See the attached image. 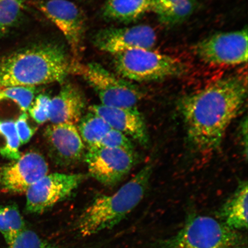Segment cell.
I'll list each match as a JSON object with an SVG mask.
<instances>
[{
	"label": "cell",
	"mask_w": 248,
	"mask_h": 248,
	"mask_svg": "<svg viewBox=\"0 0 248 248\" xmlns=\"http://www.w3.org/2000/svg\"><path fill=\"white\" fill-rule=\"evenodd\" d=\"M153 164H146L115 193L97 197L78 220L83 237H89L114 227L143 199L150 184Z\"/></svg>",
	"instance_id": "3"
},
{
	"label": "cell",
	"mask_w": 248,
	"mask_h": 248,
	"mask_svg": "<svg viewBox=\"0 0 248 248\" xmlns=\"http://www.w3.org/2000/svg\"><path fill=\"white\" fill-rule=\"evenodd\" d=\"M247 240L239 231L206 216L191 217L164 248H244Z\"/></svg>",
	"instance_id": "4"
},
{
	"label": "cell",
	"mask_w": 248,
	"mask_h": 248,
	"mask_svg": "<svg viewBox=\"0 0 248 248\" xmlns=\"http://www.w3.org/2000/svg\"><path fill=\"white\" fill-rule=\"evenodd\" d=\"M248 190L247 181L241 182L221 210L223 222L235 231L248 228Z\"/></svg>",
	"instance_id": "17"
},
{
	"label": "cell",
	"mask_w": 248,
	"mask_h": 248,
	"mask_svg": "<svg viewBox=\"0 0 248 248\" xmlns=\"http://www.w3.org/2000/svg\"><path fill=\"white\" fill-rule=\"evenodd\" d=\"M156 32L147 25L101 30L93 38L99 50L113 55L135 49H151L156 44Z\"/></svg>",
	"instance_id": "12"
},
{
	"label": "cell",
	"mask_w": 248,
	"mask_h": 248,
	"mask_svg": "<svg viewBox=\"0 0 248 248\" xmlns=\"http://www.w3.org/2000/svg\"><path fill=\"white\" fill-rule=\"evenodd\" d=\"M76 67L63 46L33 45L0 59V89L63 82Z\"/></svg>",
	"instance_id": "2"
},
{
	"label": "cell",
	"mask_w": 248,
	"mask_h": 248,
	"mask_svg": "<svg viewBox=\"0 0 248 248\" xmlns=\"http://www.w3.org/2000/svg\"><path fill=\"white\" fill-rule=\"evenodd\" d=\"M183 1L184 0H152L151 12L159 15Z\"/></svg>",
	"instance_id": "28"
},
{
	"label": "cell",
	"mask_w": 248,
	"mask_h": 248,
	"mask_svg": "<svg viewBox=\"0 0 248 248\" xmlns=\"http://www.w3.org/2000/svg\"><path fill=\"white\" fill-rule=\"evenodd\" d=\"M29 0H0V29L7 31L17 22Z\"/></svg>",
	"instance_id": "21"
},
{
	"label": "cell",
	"mask_w": 248,
	"mask_h": 248,
	"mask_svg": "<svg viewBox=\"0 0 248 248\" xmlns=\"http://www.w3.org/2000/svg\"><path fill=\"white\" fill-rule=\"evenodd\" d=\"M51 98L45 94H40L34 100L29 108L30 115L39 124L49 120L50 115Z\"/></svg>",
	"instance_id": "26"
},
{
	"label": "cell",
	"mask_w": 248,
	"mask_h": 248,
	"mask_svg": "<svg viewBox=\"0 0 248 248\" xmlns=\"http://www.w3.org/2000/svg\"><path fill=\"white\" fill-rule=\"evenodd\" d=\"M0 155L8 159H19L20 142L14 121H0Z\"/></svg>",
	"instance_id": "20"
},
{
	"label": "cell",
	"mask_w": 248,
	"mask_h": 248,
	"mask_svg": "<svg viewBox=\"0 0 248 248\" xmlns=\"http://www.w3.org/2000/svg\"><path fill=\"white\" fill-rule=\"evenodd\" d=\"M247 94V74H237L221 78L181 99L179 110L195 150L207 153L219 147Z\"/></svg>",
	"instance_id": "1"
},
{
	"label": "cell",
	"mask_w": 248,
	"mask_h": 248,
	"mask_svg": "<svg viewBox=\"0 0 248 248\" xmlns=\"http://www.w3.org/2000/svg\"><path fill=\"white\" fill-rule=\"evenodd\" d=\"M195 0H184L168 10L157 15L160 22L166 26H174L183 22L193 13Z\"/></svg>",
	"instance_id": "22"
},
{
	"label": "cell",
	"mask_w": 248,
	"mask_h": 248,
	"mask_svg": "<svg viewBox=\"0 0 248 248\" xmlns=\"http://www.w3.org/2000/svg\"><path fill=\"white\" fill-rule=\"evenodd\" d=\"M248 30L215 34L198 43L195 52L206 63L235 66L247 63Z\"/></svg>",
	"instance_id": "9"
},
{
	"label": "cell",
	"mask_w": 248,
	"mask_h": 248,
	"mask_svg": "<svg viewBox=\"0 0 248 248\" xmlns=\"http://www.w3.org/2000/svg\"><path fill=\"white\" fill-rule=\"evenodd\" d=\"M113 55L117 72L132 81H158L181 76L186 70L177 59L152 49H131Z\"/></svg>",
	"instance_id": "5"
},
{
	"label": "cell",
	"mask_w": 248,
	"mask_h": 248,
	"mask_svg": "<svg viewBox=\"0 0 248 248\" xmlns=\"http://www.w3.org/2000/svg\"><path fill=\"white\" fill-rule=\"evenodd\" d=\"M3 100L9 99L16 103L23 112L31 107L35 99V87L14 86L0 89Z\"/></svg>",
	"instance_id": "23"
},
{
	"label": "cell",
	"mask_w": 248,
	"mask_h": 248,
	"mask_svg": "<svg viewBox=\"0 0 248 248\" xmlns=\"http://www.w3.org/2000/svg\"><path fill=\"white\" fill-rule=\"evenodd\" d=\"M26 228L23 217L16 205L13 204L0 207V232L7 244Z\"/></svg>",
	"instance_id": "19"
},
{
	"label": "cell",
	"mask_w": 248,
	"mask_h": 248,
	"mask_svg": "<svg viewBox=\"0 0 248 248\" xmlns=\"http://www.w3.org/2000/svg\"><path fill=\"white\" fill-rule=\"evenodd\" d=\"M3 100V98L2 97V95L1 94V93H0V101Z\"/></svg>",
	"instance_id": "30"
},
{
	"label": "cell",
	"mask_w": 248,
	"mask_h": 248,
	"mask_svg": "<svg viewBox=\"0 0 248 248\" xmlns=\"http://www.w3.org/2000/svg\"><path fill=\"white\" fill-rule=\"evenodd\" d=\"M45 137L49 156L60 166L67 167L85 159V145L73 124H51L46 128Z\"/></svg>",
	"instance_id": "13"
},
{
	"label": "cell",
	"mask_w": 248,
	"mask_h": 248,
	"mask_svg": "<svg viewBox=\"0 0 248 248\" xmlns=\"http://www.w3.org/2000/svg\"><path fill=\"white\" fill-rule=\"evenodd\" d=\"M76 73L83 77L105 106L135 108L141 100L142 93L137 86L116 76L96 62L79 64Z\"/></svg>",
	"instance_id": "6"
},
{
	"label": "cell",
	"mask_w": 248,
	"mask_h": 248,
	"mask_svg": "<svg viewBox=\"0 0 248 248\" xmlns=\"http://www.w3.org/2000/svg\"><path fill=\"white\" fill-rule=\"evenodd\" d=\"M86 100L78 87L73 83H65L60 92L51 98L49 120L52 124L75 125L83 116Z\"/></svg>",
	"instance_id": "15"
},
{
	"label": "cell",
	"mask_w": 248,
	"mask_h": 248,
	"mask_svg": "<svg viewBox=\"0 0 248 248\" xmlns=\"http://www.w3.org/2000/svg\"><path fill=\"white\" fill-rule=\"evenodd\" d=\"M0 168V188L9 193H26L48 172V164L41 154L31 151Z\"/></svg>",
	"instance_id": "11"
},
{
	"label": "cell",
	"mask_w": 248,
	"mask_h": 248,
	"mask_svg": "<svg viewBox=\"0 0 248 248\" xmlns=\"http://www.w3.org/2000/svg\"><path fill=\"white\" fill-rule=\"evenodd\" d=\"M78 124V130L88 149L97 146L111 129L102 117L91 111L82 117Z\"/></svg>",
	"instance_id": "18"
},
{
	"label": "cell",
	"mask_w": 248,
	"mask_h": 248,
	"mask_svg": "<svg viewBox=\"0 0 248 248\" xmlns=\"http://www.w3.org/2000/svg\"><path fill=\"white\" fill-rule=\"evenodd\" d=\"M28 114L23 112L15 122L16 129L21 145H24L30 141L32 138L35 130L31 128L28 122Z\"/></svg>",
	"instance_id": "27"
},
{
	"label": "cell",
	"mask_w": 248,
	"mask_h": 248,
	"mask_svg": "<svg viewBox=\"0 0 248 248\" xmlns=\"http://www.w3.org/2000/svg\"><path fill=\"white\" fill-rule=\"evenodd\" d=\"M96 147L121 149L131 153H134L135 149L131 140L128 136L113 129L107 133Z\"/></svg>",
	"instance_id": "25"
},
{
	"label": "cell",
	"mask_w": 248,
	"mask_h": 248,
	"mask_svg": "<svg viewBox=\"0 0 248 248\" xmlns=\"http://www.w3.org/2000/svg\"><path fill=\"white\" fill-rule=\"evenodd\" d=\"M5 32H6L5 31L0 29V36H2Z\"/></svg>",
	"instance_id": "29"
},
{
	"label": "cell",
	"mask_w": 248,
	"mask_h": 248,
	"mask_svg": "<svg viewBox=\"0 0 248 248\" xmlns=\"http://www.w3.org/2000/svg\"><path fill=\"white\" fill-rule=\"evenodd\" d=\"M8 248H54L35 232L24 229L10 243Z\"/></svg>",
	"instance_id": "24"
},
{
	"label": "cell",
	"mask_w": 248,
	"mask_h": 248,
	"mask_svg": "<svg viewBox=\"0 0 248 248\" xmlns=\"http://www.w3.org/2000/svg\"><path fill=\"white\" fill-rule=\"evenodd\" d=\"M151 9L152 0H106L102 12L108 21L130 23L138 20Z\"/></svg>",
	"instance_id": "16"
},
{
	"label": "cell",
	"mask_w": 248,
	"mask_h": 248,
	"mask_svg": "<svg viewBox=\"0 0 248 248\" xmlns=\"http://www.w3.org/2000/svg\"><path fill=\"white\" fill-rule=\"evenodd\" d=\"M33 5L63 33L72 52L74 64H79L86 27L82 11L67 0H46Z\"/></svg>",
	"instance_id": "8"
},
{
	"label": "cell",
	"mask_w": 248,
	"mask_h": 248,
	"mask_svg": "<svg viewBox=\"0 0 248 248\" xmlns=\"http://www.w3.org/2000/svg\"><path fill=\"white\" fill-rule=\"evenodd\" d=\"M86 178L83 173L55 172L46 174L26 192V212L31 214L46 212L69 198Z\"/></svg>",
	"instance_id": "7"
},
{
	"label": "cell",
	"mask_w": 248,
	"mask_h": 248,
	"mask_svg": "<svg viewBox=\"0 0 248 248\" xmlns=\"http://www.w3.org/2000/svg\"><path fill=\"white\" fill-rule=\"evenodd\" d=\"M84 159L88 164L89 174L108 187L119 184L130 172L135 162L134 153L101 147L88 148Z\"/></svg>",
	"instance_id": "10"
},
{
	"label": "cell",
	"mask_w": 248,
	"mask_h": 248,
	"mask_svg": "<svg viewBox=\"0 0 248 248\" xmlns=\"http://www.w3.org/2000/svg\"><path fill=\"white\" fill-rule=\"evenodd\" d=\"M89 111L97 114L106 122L111 129H116L137 141L147 145L149 136L143 116L135 108H118L94 105Z\"/></svg>",
	"instance_id": "14"
}]
</instances>
